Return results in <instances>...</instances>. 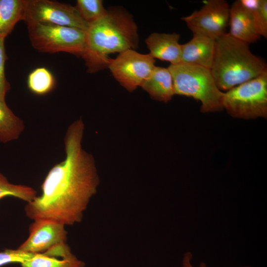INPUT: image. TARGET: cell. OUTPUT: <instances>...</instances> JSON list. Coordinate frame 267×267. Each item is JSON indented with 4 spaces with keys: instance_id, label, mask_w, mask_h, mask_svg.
I'll return each instance as SVG.
<instances>
[{
    "instance_id": "19",
    "label": "cell",
    "mask_w": 267,
    "mask_h": 267,
    "mask_svg": "<svg viewBox=\"0 0 267 267\" xmlns=\"http://www.w3.org/2000/svg\"><path fill=\"white\" fill-rule=\"evenodd\" d=\"M37 195V192L32 187L11 183L0 172V199L7 196H12L28 203Z\"/></svg>"
},
{
    "instance_id": "1",
    "label": "cell",
    "mask_w": 267,
    "mask_h": 267,
    "mask_svg": "<svg viewBox=\"0 0 267 267\" xmlns=\"http://www.w3.org/2000/svg\"><path fill=\"white\" fill-rule=\"evenodd\" d=\"M84 131L81 119L69 126L64 138L65 157L47 173L41 195L27 203L24 210L29 218L50 219L65 225L82 221L99 182L93 157L82 148Z\"/></svg>"
},
{
    "instance_id": "6",
    "label": "cell",
    "mask_w": 267,
    "mask_h": 267,
    "mask_svg": "<svg viewBox=\"0 0 267 267\" xmlns=\"http://www.w3.org/2000/svg\"><path fill=\"white\" fill-rule=\"evenodd\" d=\"M29 38L37 50L53 53L64 52L81 56L85 47L86 31L48 24H27Z\"/></svg>"
},
{
    "instance_id": "4",
    "label": "cell",
    "mask_w": 267,
    "mask_h": 267,
    "mask_svg": "<svg viewBox=\"0 0 267 267\" xmlns=\"http://www.w3.org/2000/svg\"><path fill=\"white\" fill-rule=\"evenodd\" d=\"M168 68L173 78L175 94L200 101L202 113L223 109L224 92L218 88L210 69L182 62L170 64Z\"/></svg>"
},
{
    "instance_id": "13",
    "label": "cell",
    "mask_w": 267,
    "mask_h": 267,
    "mask_svg": "<svg viewBox=\"0 0 267 267\" xmlns=\"http://www.w3.org/2000/svg\"><path fill=\"white\" fill-rule=\"evenodd\" d=\"M216 40L193 36L187 43L181 44V62L211 69L215 52Z\"/></svg>"
},
{
    "instance_id": "20",
    "label": "cell",
    "mask_w": 267,
    "mask_h": 267,
    "mask_svg": "<svg viewBox=\"0 0 267 267\" xmlns=\"http://www.w3.org/2000/svg\"><path fill=\"white\" fill-rule=\"evenodd\" d=\"M75 7L88 25L100 19L107 12L101 0H78Z\"/></svg>"
},
{
    "instance_id": "14",
    "label": "cell",
    "mask_w": 267,
    "mask_h": 267,
    "mask_svg": "<svg viewBox=\"0 0 267 267\" xmlns=\"http://www.w3.org/2000/svg\"><path fill=\"white\" fill-rule=\"evenodd\" d=\"M179 37V34L176 33H153L146 39L145 43L149 53L154 58L169 62L170 64H176L181 62Z\"/></svg>"
},
{
    "instance_id": "3",
    "label": "cell",
    "mask_w": 267,
    "mask_h": 267,
    "mask_svg": "<svg viewBox=\"0 0 267 267\" xmlns=\"http://www.w3.org/2000/svg\"><path fill=\"white\" fill-rule=\"evenodd\" d=\"M211 71L219 89L226 91L267 72V65L249 44L226 33L216 40Z\"/></svg>"
},
{
    "instance_id": "12",
    "label": "cell",
    "mask_w": 267,
    "mask_h": 267,
    "mask_svg": "<svg viewBox=\"0 0 267 267\" xmlns=\"http://www.w3.org/2000/svg\"><path fill=\"white\" fill-rule=\"evenodd\" d=\"M228 25L230 35L249 44L261 37L255 27L252 11L245 7L240 0L235 1L230 6Z\"/></svg>"
},
{
    "instance_id": "16",
    "label": "cell",
    "mask_w": 267,
    "mask_h": 267,
    "mask_svg": "<svg viewBox=\"0 0 267 267\" xmlns=\"http://www.w3.org/2000/svg\"><path fill=\"white\" fill-rule=\"evenodd\" d=\"M26 0H0V38L5 39L23 20Z\"/></svg>"
},
{
    "instance_id": "22",
    "label": "cell",
    "mask_w": 267,
    "mask_h": 267,
    "mask_svg": "<svg viewBox=\"0 0 267 267\" xmlns=\"http://www.w3.org/2000/svg\"><path fill=\"white\" fill-rule=\"evenodd\" d=\"M36 254H31L16 249H7L0 252V267L14 263H22L31 259Z\"/></svg>"
},
{
    "instance_id": "5",
    "label": "cell",
    "mask_w": 267,
    "mask_h": 267,
    "mask_svg": "<svg viewBox=\"0 0 267 267\" xmlns=\"http://www.w3.org/2000/svg\"><path fill=\"white\" fill-rule=\"evenodd\" d=\"M222 105L234 118L267 117V71L224 92Z\"/></svg>"
},
{
    "instance_id": "15",
    "label": "cell",
    "mask_w": 267,
    "mask_h": 267,
    "mask_svg": "<svg viewBox=\"0 0 267 267\" xmlns=\"http://www.w3.org/2000/svg\"><path fill=\"white\" fill-rule=\"evenodd\" d=\"M140 87L158 101L167 102L175 95L173 78L168 68L155 66Z\"/></svg>"
},
{
    "instance_id": "7",
    "label": "cell",
    "mask_w": 267,
    "mask_h": 267,
    "mask_svg": "<svg viewBox=\"0 0 267 267\" xmlns=\"http://www.w3.org/2000/svg\"><path fill=\"white\" fill-rule=\"evenodd\" d=\"M23 21L78 28L87 31L89 25L75 6L49 0H26Z\"/></svg>"
},
{
    "instance_id": "21",
    "label": "cell",
    "mask_w": 267,
    "mask_h": 267,
    "mask_svg": "<svg viewBox=\"0 0 267 267\" xmlns=\"http://www.w3.org/2000/svg\"><path fill=\"white\" fill-rule=\"evenodd\" d=\"M255 27L257 33L267 38V0H260L258 6L252 10Z\"/></svg>"
},
{
    "instance_id": "11",
    "label": "cell",
    "mask_w": 267,
    "mask_h": 267,
    "mask_svg": "<svg viewBox=\"0 0 267 267\" xmlns=\"http://www.w3.org/2000/svg\"><path fill=\"white\" fill-rule=\"evenodd\" d=\"M21 267H84L85 263L73 255L64 242L21 264Z\"/></svg>"
},
{
    "instance_id": "2",
    "label": "cell",
    "mask_w": 267,
    "mask_h": 267,
    "mask_svg": "<svg viewBox=\"0 0 267 267\" xmlns=\"http://www.w3.org/2000/svg\"><path fill=\"white\" fill-rule=\"evenodd\" d=\"M137 26L125 10L113 7L100 19L89 25L81 57L88 72L95 73L108 68L109 54L137 48Z\"/></svg>"
},
{
    "instance_id": "23",
    "label": "cell",
    "mask_w": 267,
    "mask_h": 267,
    "mask_svg": "<svg viewBox=\"0 0 267 267\" xmlns=\"http://www.w3.org/2000/svg\"><path fill=\"white\" fill-rule=\"evenodd\" d=\"M4 39L0 38V98L3 100H5L6 94L10 89L4 72V65L7 58L4 48Z\"/></svg>"
},
{
    "instance_id": "8",
    "label": "cell",
    "mask_w": 267,
    "mask_h": 267,
    "mask_svg": "<svg viewBox=\"0 0 267 267\" xmlns=\"http://www.w3.org/2000/svg\"><path fill=\"white\" fill-rule=\"evenodd\" d=\"M155 58L150 54H141L134 49L120 53L110 59L108 67L120 84L130 92L140 87L155 67Z\"/></svg>"
},
{
    "instance_id": "10",
    "label": "cell",
    "mask_w": 267,
    "mask_h": 267,
    "mask_svg": "<svg viewBox=\"0 0 267 267\" xmlns=\"http://www.w3.org/2000/svg\"><path fill=\"white\" fill-rule=\"evenodd\" d=\"M65 225L47 219L34 220L29 226V235L18 249L29 253L44 252L60 243L66 242L67 232Z\"/></svg>"
},
{
    "instance_id": "17",
    "label": "cell",
    "mask_w": 267,
    "mask_h": 267,
    "mask_svg": "<svg viewBox=\"0 0 267 267\" xmlns=\"http://www.w3.org/2000/svg\"><path fill=\"white\" fill-rule=\"evenodd\" d=\"M24 130L23 121L9 108L5 100L0 98V142L17 139Z\"/></svg>"
},
{
    "instance_id": "18",
    "label": "cell",
    "mask_w": 267,
    "mask_h": 267,
    "mask_svg": "<svg viewBox=\"0 0 267 267\" xmlns=\"http://www.w3.org/2000/svg\"><path fill=\"white\" fill-rule=\"evenodd\" d=\"M55 79L46 68L35 69L29 74L27 84L29 89L37 95H44L50 92L55 86Z\"/></svg>"
},
{
    "instance_id": "24",
    "label": "cell",
    "mask_w": 267,
    "mask_h": 267,
    "mask_svg": "<svg viewBox=\"0 0 267 267\" xmlns=\"http://www.w3.org/2000/svg\"><path fill=\"white\" fill-rule=\"evenodd\" d=\"M192 256L191 253L187 252L184 254L183 260L182 267H193L191 264V260ZM200 267H207L206 265L204 263H201ZM243 267H251L249 266Z\"/></svg>"
},
{
    "instance_id": "9",
    "label": "cell",
    "mask_w": 267,
    "mask_h": 267,
    "mask_svg": "<svg viewBox=\"0 0 267 267\" xmlns=\"http://www.w3.org/2000/svg\"><path fill=\"white\" fill-rule=\"evenodd\" d=\"M230 7L225 0H209L198 10L183 17L193 36L217 40L227 33L229 25Z\"/></svg>"
}]
</instances>
